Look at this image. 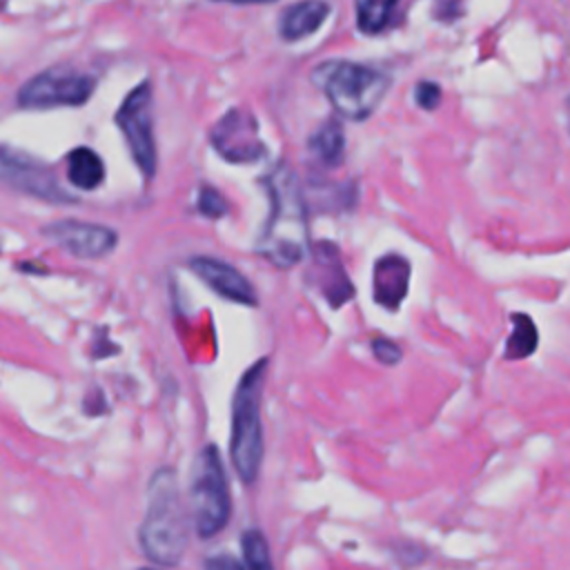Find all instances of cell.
I'll return each mask as SVG.
<instances>
[{"instance_id": "cell-1", "label": "cell", "mask_w": 570, "mask_h": 570, "mask_svg": "<svg viewBox=\"0 0 570 570\" xmlns=\"http://www.w3.org/2000/svg\"><path fill=\"white\" fill-rule=\"evenodd\" d=\"M269 194V216L258 236L256 252L281 269L298 265L307 252L305 207L296 176L281 165L265 180Z\"/></svg>"}, {"instance_id": "cell-2", "label": "cell", "mask_w": 570, "mask_h": 570, "mask_svg": "<svg viewBox=\"0 0 570 570\" xmlns=\"http://www.w3.org/2000/svg\"><path fill=\"white\" fill-rule=\"evenodd\" d=\"M142 554L158 566H178L187 543V512L171 468H158L147 485V514L138 530Z\"/></svg>"}, {"instance_id": "cell-3", "label": "cell", "mask_w": 570, "mask_h": 570, "mask_svg": "<svg viewBox=\"0 0 570 570\" xmlns=\"http://www.w3.org/2000/svg\"><path fill=\"white\" fill-rule=\"evenodd\" d=\"M267 358H258L240 376L232 401V436L229 459L245 485L258 479L263 463V423H261V396L265 387Z\"/></svg>"}, {"instance_id": "cell-4", "label": "cell", "mask_w": 570, "mask_h": 570, "mask_svg": "<svg viewBox=\"0 0 570 570\" xmlns=\"http://www.w3.org/2000/svg\"><path fill=\"white\" fill-rule=\"evenodd\" d=\"M314 82L325 91L332 107L350 120L367 118L390 85L387 76L365 65L332 60L314 69Z\"/></svg>"}, {"instance_id": "cell-5", "label": "cell", "mask_w": 570, "mask_h": 570, "mask_svg": "<svg viewBox=\"0 0 570 570\" xmlns=\"http://www.w3.org/2000/svg\"><path fill=\"white\" fill-rule=\"evenodd\" d=\"M189 508L198 537L212 539L232 517V497L216 445H205L194 459L189 479Z\"/></svg>"}, {"instance_id": "cell-6", "label": "cell", "mask_w": 570, "mask_h": 570, "mask_svg": "<svg viewBox=\"0 0 570 570\" xmlns=\"http://www.w3.org/2000/svg\"><path fill=\"white\" fill-rule=\"evenodd\" d=\"M149 102H151V91L147 85H140L125 98V102L116 114V125L120 127L129 145V151L147 180L154 178L156 174V142H154Z\"/></svg>"}, {"instance_id": "cell-7", "label": "cell", "mask_w": 570, "mask_h": 570, "mask_svg": "<svg viewBox=\"0 0 570 570\" xmlns=\"http://www.w3.org/2000/svg\"><path fill=\"white\" fill-rule=\"evenodd\" d=\"M94 91V80L85 73L69 69H47L22 85L18 102L22 107H56L82 105Z\"/></svg>"}, {"instance_id": "cell-8", "label": "cell", "mask_w": 570, "mask_h": 570, "mask_svg": "<svg viewBox=\"0 0 570 570\" xmlns=\"http://www.w3.org/2000/svg\"><path fill=\"white\" fill-rule=\"evenodd\" d=\"M42 236L49 238L53 245L62 247L76 258H102L114 252L118 245V234L111 227L85 223V220H53L42 227Z\"/></svg>"}, {"instance_id": "cell-9", "label": "cell", "mask_w": 570, "mask_h": 570, "mask_svg": "<svg viewBox=\"0 0 570 570\" xmlns=\"http://www.w3.org/2000/svg\"><path fill=\"white\" fill-rule=\"evenodd\" d=\"M0 180L11 185L13 189H20L24 194H31L36 198H45L51 203H71L73 198L65 194L51 171L36 160L0 147Z\"/></svg>"}, {"instance_id": "cell-10", "label": "cell", "mask_w": 570, "mask_h": 570, "mask_svg": "<svg viewBox=\"0 0 570 570\" xmlns=\"http://www.w3.org/2000/svg\"><path fill=\"white\" fill-rule=\"evenodd\" d=\"M189 269L220 298H227L240 305H252V307L258 305L254 285L234 265L212 256H194L189 261Z\"/></svg>"}, {"instance_id": "cell-11", "label": "cell", "mask_w": 570, "mask_h": 570, "mask_svg": "<svg viewBox=\"0 0 570 570\" xmlns=\"http://www.w3.org/2000/svg\"><path fill=\"white\" fill-rule=\"evenodd\" d=\"M410 261L401 254H385L374 263L372 296L376 305L387 312H396L407 296L410 287Z\"/></svg>"}, {"instance_id": "cell-12", "label": "cell", "mask_w": 570, "mask_h": 570, "mask_svg": "<svg viewBox=\"0 0 570 570\" xmlns=\"http://www.w3.org/2000/svg\"><path fill=\"white\" fill-rule=\"evenodd\" d=\"M314 258H316V283L327 298L332 307H341L354 296V285L350 283L338 252L330 243H321L314 247Z\"/></svg>"}, {"instance_id": "cell-13", "label": "cell", "mask_w": 570, "mask_h": 570, "mask_svg": "<svg viewBox=\"0 0 570 570\" xmlns=\"http://www.w3.org/2000/svg\"><path fill=\"white\" fill-rule=\"evenodd\" d=\"M330 13L325 0H303L287 7L281 16V36L285 40H298L314 33Z\"/></svg>"}, {"instance_id": "cell-14", "label": "cell", "mask_w": 570, "mask_h": 570, "mask_svg": "<svg viewBox=\"0 0 570 570\" xmlns=\"http://www.w3.org/2000/svg\"><path fill=\"white\" fill-rule=\"evenodd\" d=\"M67 178L80 189H96L105 178V165L89 147H78L67 156Z\"/></svg>"}, {"instance_id": "cell-15", "label": "cell", "mask_w": 570, "mask_h": 570, "mask_svg": "<svg viewBox=\"0 0 570 570\" xmlns=\"http://www.w3.org/2000/svg\"><path fill=\"white\" fill-rule=\"evenodd\" d=\"M510 323H512V332L505 341L503 358L505 361H521V358L532 356L537 352V345H539V330H537L534 321L525 312H514L510 316Z\"/></svg>"}, {"instance_id": "cell-16", "label": "cell", "mask_w": 570, "mask_h": 570, "mask_svg": "<svg viewBox=\"0 0 570 570\" xmlns=\"http://www.w3.org/2000/svg\"><path fill=\"white\" fill-rule=\"evenodd\" d=\"M396 0H356V20L363 33H379L387 27Z\"/></svg>"}, {"instance_id": "cell-17", "label": "cell", "mask_w": 570, "mask_h": 570, "mask_svg": "<svg viewBox=\"0 0 570 570\" xmlns=\"http://www.w3.org/2000/svg\"><path fill=\"white\" fill-rule=\"evenodd\" d=\"M343 131L336 122H327L323 129H318L312 140L309 149L325 163V165H338L343 158Z\"/></svg>"}, {"instance_id": "cell-18", "label": "cell", "mask_w": 570, "mask_h": 570, "mask_svg": "<svg viewBox=\"0 0 570 570\" xmlns=\"http://www.w3.org/2000/svg\"><path fill=\"white\" fill-rule=\"evenodd\" d=\"M240 546H243V557H245L247 570H274L269 546L261 530H256V528L245 530L240 537Z\"/></svg>"}, {"instance_id": "cell-19", "label": "cell", "mask_w": 570, "mask_h": 570, "mask_svg": "<svg viewBox=\"0 0 570 570\" xmlns=\"http://www.w3.org/2000/svg\"><path fill=\"white\" fill-rule=\"evenodd\" d=\"M372 354L383 365H396L403 358V350L399 347V343L387 338V336H374L372 338Z\"/></svg>"}, {"instance_id": "cell-20", "label": "cell", "mask_w": 570, "mask_h": 570, "mask_svg": "<svg viewBox=\"0 0 570 570\" xmlns=\"http://www.w3.org/2000/svg\"><path fill=\"white\" fill-rule=\"evenodd\" d=\"M198 209L209 216V218H220L227 212V205L223 200V196L212 189V187H203L200 196H198Z\"/></svg>"}, {"instance_id": "cell-21", "label": "cell", "mask_w": 570, "mask_h": 570, "mask_svg": "<svg viewBox=\"0 0 570 570\" xmlns=\"http://www.w3.org/2000/svg\"><path fill=\"white\" fill-rule=\"evenodd\" d=\"M441 100V89L434 85V82H421L416 87V102L423 107V109H434Z\"/></svg>"}, {"instance_id": "cell-22", "label": "cell", "mask_w": 570, "mask_h": 570, "mask_svg": "<svg viewBox=\"0 0 570 570\" xmlns=\"http://www.w3.org/2000/svg\"><path fill=\"white\" fill-rule=\"evenodd\" d=\"M205 570H247V566H243V563L236 561L234 557L218 554V557L205 559Z\"/></svg>"}, {"instance_id": "cell-23", "label": "cell", "mask_w": 570, "mask_h": 570, "mask_svg": "<svg viewBox=\"0 0 570 570\" xmlns=\"http://www.w3.org/2000/svg\"><path fill=\"white\" fill-rule=\"evenodd\" d=\"M225 2H243V4H247V2H272V0H225Z\"/></svg>"}, {"instance_id": "cell-24", "label": "cell", "mask_w": 570, "mask_h": 570, "mask_svg": "<svg viewBox=\"0 0 570 570\" xmlns=\"http://www.w3.org/2000/svg\"><path fill=\"white\" fill-rule=\"evenodd\" d=\"M138 570H160V568H151V566H147V568H138Z\"/></svg>"}]
</instances>
